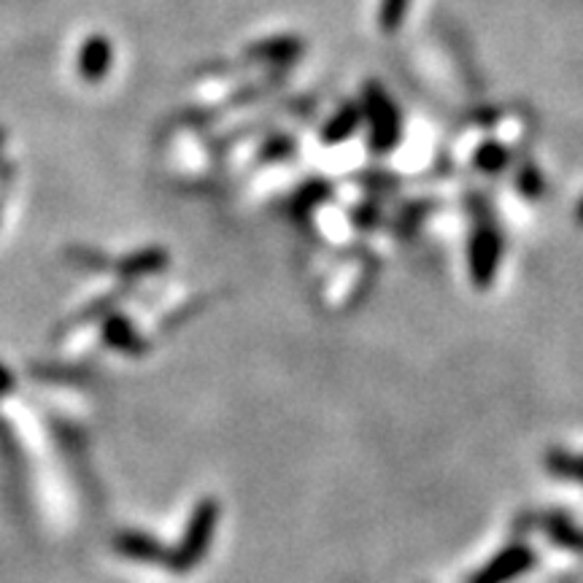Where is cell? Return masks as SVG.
<instances>
[{
  "label": "cell",
  "instance_id": "obj_2",
  "mask_svg": "<svg viewBox=\"0 0 583 583\" xmlns=\"http://www.w3.org/2000/svg\"><path fill=\"white\" fill-rule=\"evenodd\" d=\"M362 117L368 122L370 147L379 154L392 152L403 138V119H400L394 100L379 84H368L362 92Z\"/></svg>",
  "mask_w": 583,
  "mask_h": 583
},
{
  "label": "cell",
  "instance_id": "obj_13",
  "mask_svg": "<svg viewBox=\"0 0 583 583\" xmlns=\"http://www.w3.org/2000/svg\"><path fill=\"white\" fill-rule=\"evenodd\" d=\"M549 532L556 543L573 545V549H583V532L575 530L570 522H564V519H551Z\"/></svg>",
  "mask_w": 583,
  "mask_h": 583
},
{
  "label": "cell",
  "instance_id": "obj_8",
  "mask_svg": "<svg viewBox=\"0 0 583 583\" xmlns=\"http://www.w3.org/2000/svg\"><path fill=\"white\" fill-rule=\"evenodd\" d=\"M119 273L124 275V279H141V275H154L160 271H165L168 268V252L160 247H147L141 249V252L124 257L122 262H119Z\"/></svg>",
  "mask_w": 583,
  "mask_h": 583
},
{
  "label": "cell",
  "instance_id": "obj_9",
  "mask_svg": "<svg viewBox=\"0 0 583 583\" xmlns=\"http://www.w3.org/2000/svg\"><path fill=\"white\" fill-rule=\"evenodd\" d=\"M360 119H362L360 105H354V103L343 105V109H338L335 114L328 119V124L322 128V141L330 143V147L343 143L346 138L356 133V128H360Z\"/></svg>",
  "mask_w": 583,
  "mask_h": 583
},
{
  "label": "cell",
  "instance_id": "obj_3",
  "mask_svg": "<svg viewBox=\"0 0 583 583\" xmlns=\"http://www.w3.org/2000/svg\"><path fill=\"white\" fill-rule=\"evenodd\" d=\"M500 257H503V238L492 224H481L470 241V275L479 290H486L494 281V273L500 268Z\"/></svg>",
  "mask_w": 583,
  "mask_h": 583
},
{
  "label": "cell",
  "instance_id": "obj_1",
  "mask_svg": "<svg viewBox=\"0 0 583 583\" xmlns=\"http://www.w3.org/2000/svg\"><path fill=\"white\" fill-rule=\"evenodd\" d=\"M219 516H222V507H219L214 497H203L192 507L190 522H187L184 535H181V543L171 549L168 570L187 573V570L198 567V564L203 562V556L209 554L211 549V541H214Z\"/></svg>",
  "mask_w": 583,
  "mask_h": 583
},
{
  "label": "cell",
  "instance_id": "obj_16",
  "mask_svg": "<svg viewBox=\"0 0 583 583\" xmlns=\"http://www.w3.org/2000/svg\"><path fill=\"white\" fill-rule=\"evenodd\" d=\"M575 217H579V222L583 224V200L579 203V209H575Z\"/></svg>",
  "mask_w": 583,
  "mask_h": 583
},
{
  "label": "cell",
  "instance_id": "obj_7",
  "mask_svg": "<svg viewBox=\"0 0 583 583\" xmlns=\"http://www.w3.org/2000/svg\"><path fill=\"white\" fill-rule=\"evenodd\" d=\"M100 335H103V341L109 343L111 349L122 351V354L138 356L147 351V341L141 338V332H138L133 324L128 322V319L119 316V313H111V316L103 319Z\"/></svg>",
  "mask_w": 583,
  "mask_h": 583
},
{
  "label": "cell",
  "instance_id": "obj_4",
  "mask_svg": "<svg viewBox=\"0 0 583 583\" xmlns=\"http://www.w3.org/2000/svg\"><path fill=\"white\" fill-rule=\"evenodd\" d=\"M111 66H114V43H111V39L100 33L87 36L77 58L79 77L90 81V84H98V81L109 77Z\"/></svg>",
  "mask_w": 583,
  "mask_h": 583
},
{
  "label": "cell",
  "instance_id": "obj_15",
  "mask_svg": "<svg viewBox=\"0 0 583 583\" xmlns=\"http://www.w3.org/2000/svg\"><path fill=\"white\" fill-rule=\"evenodd\" d=\"M11 386H14V379H11L9 370L0 365V398H6L11 392Z\"/></svg>",
  "mask_w": 583,
  "mask_h": 583
},
{
  "label": "cell",
  "instance_id": "obj_5",
  "mask_svg": "<svg viewBox=\"0 0 583 583\" xmlns=\"http://www.w3.org/2000/svg\"><path fill=\"white\" fill-rule=\"evenodd\" d=\"M535 556L526 545H511L505 549L503 554L497 556L494 562H489L479 575H475L473 583H507L511 579H519V575L526 573L532 567Z\"/></svg>",
  "mask_w": 583,
  "mask_h": 583
},
{
  "label": "cell",
  "instance_id": "obj_10",
  "mask_svg": "<svg viewBox=\"0 0 583 583\" xmlns=\"http://www.w3.org/2000/svg\"><path fill=\"white\" fill-rule=\"evenodd\" d=\"M300 49H303V47H300L298 39H273V41L260 43V47H254L249 54H254V58H260V60L287 62V60L298 58Z\"/></svg>",
  "mask_w": 583,
  "mask_h": 583
},
{
  "label": "cell",
  "instance_id": "obj_14",
  "mask_svg": "<svg viewBox=\"0 0 583 583\" xmlns=\"http://www.w3.org/2000/svg\"><path fill=\"white\" fill-rule=\"evenodd\" d=\"M549 465L554 468L556 473L567 475V479L583 481V460H575V456H564V454H554L549 460Z\"/></svg>",
  "mask_w": 583,
  "mask_h": 583
},
{
  "label": "cell",
  "instance_id": "obj_6",
  "mask_svg": "<svg viewBox=\"0 0 583 583\" xmlns=\"http://www.w3.org/2000/svg\"><path fill=\"white\" fill-rule=\"evenodd\" d=\"M114 549L122 556H128V560L141 564H165L168 567V560H171V549H165V545L157 541V537L147 535V532H135V530L119 532Z\"/></svg>",
  "mask_w": 583,
  "mask_h": 583
},
{
  "label": "cell",
  "instance_id": "obj_17",
  "mask_svg": "<svg viewBox=\"0 0 583 583\" xmlns=\"http://www.w3.org/2000/svg\"><path fill=\"white\" fill-rule=\"evenodd\" d=\"M3 143H6V130L0 128V152H3Z\"/></svg>",
  "mask_w": 583,
  "mask_h": 583
},
{
  "label": "cell",
  "instance_id": "obj_12",
  "mask_svg": "<svg viewBox=\"0 0 583 583\" xmlns=\"http://www.w3.org/2000/svg\"><path fill=\"white\" fill-rule=\"evenodd\" d=\"M475 165L486 173H500L507 165V152L500 143H484L475 154Z\"/></svg>",
  "mask_w": 583,
  "mask_h": 583
},
{
  "label": "cell",
  "instance_id": "obj_11",
  "mask_svg": "<svg viewBox=\"0 0 583 583\" xmlns=\"http://www.w3.org/2000/svg\"><path fill=\"white\" fill-rule=\"evenodd\" d=\"M413 0H381L379 6V24L384 33H398L409 17Z\"/></svg>",
  "mask_w": 583,
  "mask_h": 583
}]
</instances>
